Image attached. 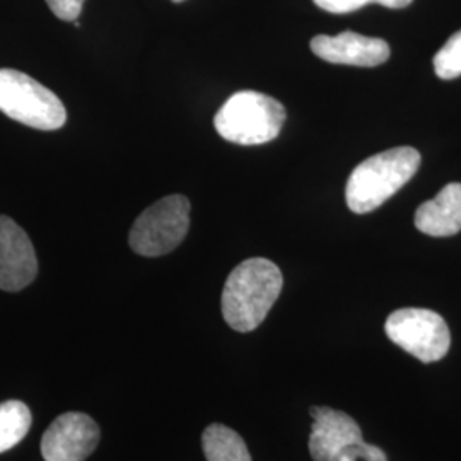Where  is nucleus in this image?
<instances>
[{
	"instance_id": "nucleus-1",
	"label": "nucleus",
	"mask_w": 461,
	"mask_h": 461,
	"mask_svg": "<svg viewBox=\"0 0 461 461\" xmlns=\"http://www.w3.org/2000/svg\"><path fill=\"white\" fill-rule=\"evenodd\" d=\"M284 285L279 267L249 258L230 274L222 291V316L230 329L248 333L262 325Z\"/></svg>"
},
{
	"instance_id": "nucleus-2",
	"label": "nucleus",
	"mask_w": 461,
	"mask_h": 461,
	"mask_svg": "<svg viewBox=\"0 0 461 461\" xmlns=\"http://www.w3.org/2000/svg\"><path fill=\"white\" fill-rule=\"evenodd\" d=\"M420 166V154L413 148H395L371 156L348 176L346 200L356 214L378 209L396 192L411 182Z\"/></svg>"
},
{
	"instance_id": "nucleus-3",
	"label": "nucleus",
	"mask_w": 461,
	"mask_h": 461,
	"mask_svg": "<svg viewBox=\"0 0 461 461\" xmlns=\"http://www.w3.org/2000/svg\"><path fill=\"white\" fill-rule=\"evenodd\" d=\"M284 122L282 103L257 91L232 95L214 118L217 133L240 146H260L277 139Z\"/></svg>"
},
{
	"instance_id": "nucleus-4",
	"label": "nucleus",
	"mask_w": 461,
	"mask_h": 461,
	"mask_svg": "<svg viewBox=\"0 0 461 461\" xmlns=\"http://www.w3.org/2000/svg\"><path fill=\"white\" fill-rule=\"evenodd\" d=\"M0 112L36 131H59L67 122L60 98L14 68H0Z\"/></svg>"
},
{
	"instance_id": "nucleus-5",
	"label": "nucleus",
	"mask_w": 461,
	"mask_h": 461,
	"mask_svg": "<svg viewBox=\"0 0 461 461\" xmlns=\"http://www.w3.org/2000/svg\"><path fill=\"white\" fill-rule=\"evenodd\" d=\"M190 230V200L169 195L152 203L133 222L131 248L140 257H163L182 245Z\"/></svg>"
},
{
	"instance_id": "nucleus-6",
	"label": "nucleus",
	"mask_w": 461,
	"mask_h": 461,
	"mask_svg": "<svg viewBox=\"0 0 461 461\" xmlns=\"http://www.w3.org/2000/svg\"><path fill=\"white\" fill-rule=\"evenodd\" d=\"M388 339L420 363H438L451 346V333L441 314L422 308H402L384 323Z\"/></svg>"
},
{
	"instance_id": "nucleus-7",
	"label": "nucleus",
	"mask_w": 461,
	"mask_h": 461,
	"mask_svg": "<svg viewBox=\"0 0 461 461\" xmlns=\"http://www.w3.org/2000/svg\"><path fill=\"white\" fill-rule=\"evenodd\" d=\"M101 432L98 424L86 413L59 415L41 438L45 461H84L96 449Z\"/></svg>"
},
{
	"instance_id": "nucleus-8",
	"label": "nucleus",
	"mask_w": 461,
	"mask_h": 461,
	"mask_svg": "<svg viewBox=\"0 0 461 461\" xmlns=\"http://www.w3.org/2000/svg\"><path fill=\"white\" fill-rule=\"evenodd\" d=\"M36 274L38 260L30 236L11 217L0 215V289L23 291Z\"/></svg>"
},
{
	"instance_id": "nucleus-9",
	"label": "nucleus",
	"mask_w": 461,
	"mask_h": 461,
	"mask_svg": "<svg viewBox=\"0 0 461 461\" xmlns=\"http://www.w3.org/2000/svg\"><path fill=\"white\" fill-rule=\"evenodd\" d=\"M312 50L321 60L339 66L376 67L390 59V45L384 40L354 32L318 34L312 40Z\"/></svg>"
},
{
	"instance_id": "nucleus-10",
	"label": "nucleus",
	"mask_w": 461,
	"mask_h": 461,
	"mask_svg": "<svg viewBox=\"0 0 461 461\" xmlns=\"http://www.w3.org/2000/svg\"><path fill=\"white\" fill-rule=\"evenodd\" d=\"M310 455L314 461H333L348 445L364 441L359 424L346 412L330 407H313Z\"/></svg>"
},
{
	"instance_id": "nucleus-11",
	"label": "nucleus",
	"mask_w": 461,
	"mask_h": 461,
	"mask_svg": "<svg viewBox=\"0 0 461 461\" xmlns=\"http://www.w3.org/2000/svg\"><path fill=\"white\" fill-rule=\"evenodd\" d=\"M415 228L434 238L455 236L461 230V183H449L415 212Z\"/></svg>"
},
{
	"instance_id": "nucleus-12",
	"label": "nucleus",
	"mask_w": 461,
	"mask_h": 461,
	"mask_svg": "<svg viewBox=\"0 0 461 461\" xmlns=\"http://www.w3.org/2000/svg\"><path fill=\"white\" fill-rule=\"evenodd\" d=\"M202 447L207 461H251L243 438L224 424H211L203 430Z\"/></svg>"
},
{
	"instance_id": "nucleus-13",
	"label": "nucleus",
	"mask_w": 461,
	"mask_h": 461,
	"mask_svg": "<svg viewBox=\"0 0 461 461\" xmlns=\"http://www.w3.org/2000/svg\"><path fill=\"white\" fill-rule=\"evenodd\" d=\"M32 411L19 400L0 403V453L19 445L32 429Z\"/></svg>"
},
{
	"instance_id": "nucleus-14",
	"label": "nucleus",
	"mask_w": 461,
	"mask_h": 461,
	"mask_svg": "<svg viewBox=\"0 0 461 461\" xmlns=\"http://www.w3.org/2000/svg\"><path fill=\"white\" fill-rule=\"evenodd\" d=\"M434 70L439 79L451 81L461 76V30L434 55Z\"/></svg>"
},
{
	"instance_id": "nucleus-15",
	"label": "nucleus",
	"mask_w": 461,
	"mask_h": 461,
	"mask_svg": "<svg viewBox=\"0 0 461 461\" xmlns=\"http://www.w3.org/2000/svg\"><path fill=\"white\" fill-rule=\"evenodd\" d=\"M313 2L320 9L331 13V14H347V13H354V11L361 9L371 2H376L384 7H390V9H403V7L411 5L413 0H313Z\"/></svg>"
},
{
	"instance_id": "nucleus-16",
	"label": "nucleus",
	"mask_w": 461,
	"mask_h": 461,
	"mask_svg": "<svg viewBox=\"0 0 461 461\" xmlns=\"http://www.w3.org/2000/svg\"><path fill=\"white\" fill-rule=\"evenodd\" d=\"M364 458L366 461H388L384 451L378 446L369 445L366 441L348 445L333 458V461H356Z\"/></svg>"
},
{
	"instance_id": "nucleus-17",
	"label": "nucleus",
	"mask_w": 461,
	"mask_h": 461,
	"mask_svg": "<svg viewBox=\"0 0 461 461\" xmlns=\"http://www.w3.org/2000/svg\"><path fill=\"white\" fill-rule=\"evenodd\" d=\"M50 11L62 21H77L86 0H45Z\"/></svg>"
},
{
	"instance_id": "nucleus-18",
	"label": "nucleus",
	"mask_w": 461,
	"mask_h": 461,
	"mask_svg": "<svg viewBox=\"0 0 461 461\" xmlns=\"http://www.w3.org/2000/svg\"><path fill=\"white\" fill-rule=\"evenodd\" d=\"M171 2H175V4H180V2H185V0H171Z\"/></svg>"
}]
</instances>
